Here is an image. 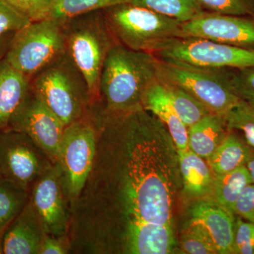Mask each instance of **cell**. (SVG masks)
Returning a JSON list of instances; mask_svg holds the SVG:
<instances>
[{"label":"cell","instance_id":"obj_11","mask_svg":"<svg viewBox=\"0 0 254 254\" xmlns=\"http://www.w3.org/2000/svg\"><path fill=\"white\" fill-rule=\"evenodd\" d=\"M65 125L31 88L14 117L9 128L22 132L53 164L58 163Z\"/></svg>","mask_w":254,"mask_h":254},{"label":"cell","instance_id":"obj_23","mask_svg":"<svg viewBox=\"0 0 254 254\" xmlns=\"http://www.w3.org/2000/svg\"><path fill=\"white\" fill-rule=\"evenodd\" d=\"M158 79L177 115L188 128L210 114L201 103L181 87L159 78Z\"/></svg>","mask_w":254,"mask_h":254},{"label":"cell","instance_id":"obj_33","mask_svg":"<svg viewBox=\"0 0 254 254\" xmlns=\"http://www.w3.org/2000/svg\"><path fill=\"white\" fill-rule=\"evenodd\" d=\"M31 22L4 0H0V38L16 32Z\"/></svg>","mask_w":254,"mask_h":254},{"label":"cell","instance_id":"obj_12","mask_svg":"<svg viewBox=\"0 0 254 254\" xmlns=\"http://www.w3.org/2000/svg\"><path fill=\"white\" fill-rule=\"evenodd\" d=\"M67 200L63 171L59 164H53L35 182L30 200L47 235L58 238L67 235Z\"/></svg>","mask_w":254,"mask_h":254},{"label":"cell","instance_id":"obj_36","mask_svg":"<svg viewBox=\"0 0 254 254\" xmlns=\"http://www.w3.org/2000/svg\"><path fill=\"white\" fill-rule=\"evenodd\" d=\"M14 33V32H12L0 38V60L4 58Z\"/></svg>","mask_w":254,"mask_h":254},{"label":"cell","instance_id":"obj_6","mask_svg":"<svg viewBox=\"0 0 254 254\" xmlns=\"http://www.w3.org/2000/svg\"><path fill=\"white\" fill-rule=\"evenodd\" d=\"M158 77L181 87L215 115L225 116L241 100L232 86L231 69L197 67L159 59Z\"/></svg>","mask_w":254,"mask_h":254},{"label":"cell","instance_id":"obj_2","mask_svg":"<svg viewBox=\"0 0 254 254\" xmlns=\"http://www.w3.org/2000/svg\"><path fill=\"white\" fill-rule=\"evenodd\" d=\"M158 63L153 53L136 51L116 43L103 66L98 102L112 112L142 108L145 92L158 78Z\"/></svg>","mask_w":254,"mask_h":254},{"label":"cell","instance_id":"obj_31","mask_svg":"<svg viewBox=\"0 0 254 254\" xmlns=\"http://www.w3.org/2000/svg\"><path fill=\"white\" fill-rule=\"evenodd\" d=\"M231 81L239 98L254 107V68L231 69Z\"/></svg>","mask_w":254,"mask_h":254},{"label":"cell","instance_id":"obj_8","mask_svg":"<svg viewBox=\"0 0 254 254\" xmlns=\"http://www.w3.org/2000/svg\"><path fill=\"white\" fill-rule=\"evenodd\" d=\"M170 63L213 69L254 68V49L182 37L154 54Z\"/></svg>","mask_w":254,"mask_h":254},{"label":"cell","instance_id":"obj_28","mask_svg":"<svg viewBox=\"0 0 254 254\" xmlns=\"http://www.w3.org/2000/svg\"><path fill=\"white\" fill-rule=\"evenodd\" d=\"M227 130L240 131L254 150V107L241 100L225 115Z\"/></svg>","mask_w":254,"mask_h":254},{"label":"cell","instance_id":"obj_18","mask_svg":"<svg viewBox=\"0 0 254 254\" xmlns=\"http://www.w3.org/2000/svg\"><path fill=\"white\" fill-rule=\"evenodd\" d=\"M31 79L0 60V130L9 128L11 119L31 91Z\"/></svg>","mask_w":254,"mask_h":254},{"label":"cell","instance_id":"obj_26","mask_svg":"<svg viewBox=\"0 0 254 254\" xmlns=\"http://www.w3.org/2000/svg\"><path fill=\"white\" fill-rule=\"evenodd\" d=\"M130 0H54L49 17L63 23L69 18Z\"/></svg>","mask_w":254,"mask_h":254},{"label":"cell","instance_id":"obj_13","mask_svg":"<svg viewBox=\"0 0 254 254\" xmlns=\"http://www.w3.org/2000/svg\"><path fill=\"white\" fill-rule=\"evenodd\" d=\"M183 37L204 38L223 44L254 49V17L203 11L182 23Z\"/></svg>","mask_w":254,"mask_h":254},{"label":"cell","instance_id":"obj_19","mask_svg":"<svg viewBox=\"0 0 254 254\" xmlns=\"http://www.w3.org/2000/svg\"><path fill=\"white\" fill-rule=\"evenodd\" d=\"M142 108L153 114L165 125L177 150L189 149L188 127L177 115L158 78L145 92Z\"/></svg>","mask_w":254,"mask_h":254},{"label":"cell","instance_id":"obj_25","mask_svg":"<svg viewBox=\"0 0 254 254\" xmlns=\"http://www.w3.org/2000/svg\"><path fill=\"white\" fill-rule=\"evenodd\" d=\"M130 2L182 23L190 21L204 11L197 0H130Z\"/></svg>","mask_w":254,"mask_h":254},{"label":"cell","instance_id":"obj_27","mask_svg":"<svg viewBox=\"0 0 254 254\" xmlns=\"http://www.w3.org/2000/svg\"><path fill=\"white\" fill-rule=\"evenodd\" d=\"M180 248L183 254H217L208 233L192 219H190L182 230Z\"/></svg>","mask_w":254,"mask_h":254},{"label":"cell","instance_id":"obj_38","mask_svg":"<svg viewBox=\"0 0 254 254\" xmlns=\"http://www.w3.org/2000/svg\"><path fill=\"white\" fill-rule=\"evenodd\" d=\"M3 235L4 234H0V254H4L3 253Z\"/></svg>","mask_w":254,"mask_h":254},{"label":"cell","instance_id":"obj_24","mask_svg":"<svg viewBox=\"0 0 254 254\" xmlns=\"http://www.w3.org/2000/svg\"><path fill=\"white\" fill-rule=\"evenodd\" d=\"M27 203V190L0 176V234H4Z\"/></svg>","mask_w":254,"mask_h":254},{"label":"cell","instance_id":"obj_17","mask_svg":"<svg viewBox=\"0 0 254 254\" xmlns=\"http://www.w3.org/2000/svg\"><path fill=\"white\" fill-rule=\"evenodd\" d=\"M184 194L190 199L211 198L215 175L208 162L190 149L177 150Z\"/></svg>","mask_w":254,"mask_h":254},{"label":"cell","instance_id":"obj_15","mask_svg":"<svg viewBox=\"0 0 254 254\" xmlns=\"http://www.w3.org/2000/svg\"><path fill=\"white\" fill-rule=\"evenodd\" d=\"M190 219L208 233L217 254H233L235 215L212 198L197 200L190 210Z\"/></svg>","mask_w":254,"mask_h":254},{"label":"cell","instance_id":"obj_32","mask_svg":"<svg viewBox=\"0 0 254 254\" xmlns=\"http://www.w3.org/2000/svg\"><path fill=\"white\" fill-rule=\"evenodd\" d=\"M254 254V224L235 217L233 254Z\"/></svg>","mask_w":254,"mask_h":254},{"label":"cell","instance_id":"obj_21","mask_svg":"<svg viewBox=\"0 0 254 254\" xmlns=\"http://www.w3.org/2000/svg\"><path fill=\"white\" fill-rule=\"evenodd\" d=\"M254 150L236 131L228 130L226 136L207 160L215 175H220L247 165Z\"/></svg>","mask_w":254,"mask_h":254},{"label":"cell","instance_id":"obj_1","mask_svg":"<svg viewBox=\"0 0 254 254\" xmlns=\"http://www.w3.org/2000/svg\"><path fill=\"white\" fill-rule=\"evenodd\" d=\"M92 114L95 158L75 204L82 224L108 241L131 220L173 225L182 183L167 127L143 108L112 112L97 105Z\"/></svg>","mask_w":254,"mask_h":254},{"label":"cell","instance_id":"obj_9","mask_svg":"<svg viewBox=\"0 0 254 254\" xmlns=\"http://www.w3.org/2000/svg\"><path fill=\"white\" fill-rule=\"evenodd\" d=\"M95 143L96 132L90 112L65 127L58 163L63 171L70 203L81 193L91 172Z\"/></svg>","mask_w":254,"mask_h":254},{"label":"cell","instance_id":"obj_34","mask_svg":"<svg viewBox=\"0 0 254 254\" xmlns=\"http://www.w3.org/2000/svg\"><path fill=\"white\" fill-rule=\"evenodd\" d=\"M233 213L235 216L254 224V184L248 185L242 192L234 206Z\"/></svg>","mask_w":254,"mask_h":254},{"label":"cell","instance_id":"obj_37","mask_svg":"<svg viewBox=\"0 0 254 254\" xmlns=\"http://www.w3.org/2000/svg\"><path fill=\"white\" fill-rule=\"evenodd\" d=\"M247 168H248L249 172H250L251 177H252V181L254 184V153L249 160L248 163H247Z\"/></svg>","mask_w":254,"mask_h":254},{"label":"cell","instance_id":"obj_16","mask_svg":"<svg viewBox=\"0 0 254 254\" xmlns=\"http://www.w3.org/2000/svg\"><path fill=\"white\" fill-rule=\"evenodd\" d=\"M47 234L31 201L6 229L3 235V253L39 254Z\"/></svg>","mask_w":254,"mask_h":254},{"label":"cell","instance_id":"obj_3","mask_svg":"<svg viewBox=\"0 0 254 254\" xmlns=\"http://www.w3.org/2000/svg\"><path fill=\"white\" fill-rule=\"evenodd\" d=\"M103 11L117 43L131 50L155 54L183 37L178 20L131 2Z\"/></svg>","mask_w":254,"mask_h":254},{"label":"cell","instance_id":"obj_4","mask_svg":"<svg viewBox=\"0 0 254 254\" xmlns=\"http://www.w3.org/2000/svg\"><path fill=\"white\" fill-rule=\"evenodd\" d=\"M62 23L66 53L86 78L93 104L99 100L100 76L105 60L118 43L103 10L78 15Z\"/></svg>","mask_w":254,"mask_h":254},{"label":"cell","instance_id":"obj_22","mask_svg":"<svg viewBox=\"0 0 254 254\" xmlns=\"http://www.w3.org/2000/svg\"><path fill=\"white\" fill-rule=\"evenodd\" d=\"M251 184H253V181L246 165L229 173L215 175L211 198L234 214L235 203L243 190Z\"/></svg>","mask_w":254,"mask_h":254},{"label":"cell","instance_id":"obj_10","mask_svg":"<svg viewBox=\"0 0 254 254\" xmlns=\"http://www.w3.org/2000/svg\"><path fill=\"white\" fill-rule=\"evenodd\" d=\"M53 163L31 138L16 130H0V173L28 190Z\"/></svg>","mask_w":254,"mask_h":254},{"label":"cell","instance_id":"obj_35","mask_svg":"<svg viewBox=\"0 0 254 254\" xmlns=\"http://www.w3.org/2000/svg\"><path fill=\"white\" fill-rule=\"evenodd\" d=\"M63 238L50 236L47 235L42 244L40 254H64L68 253V242L63 241Z\"/></svg>","mask_w":254,"mask_h":254},{"label":"cell","instance_id":"obj_14","mask_svg":"<svg viewBox=\"0 0 254 254\" xmlns=\"http://www.w3.org/2000/svg\"><path fill=\"white\" fill-rule=\"evenodd\" d=\"M176 247L173 225L131 220L122 229L114 248L130 254H168Z\"/></svg>","mask_w":254,"mask_h":254},{"label":"cell","instance_id":"obj_30","mask_svg":"<svg viewBox=\"0 0 254 254\" xmlns=\"http://www.w3.org/2000/svg\"><path fill=\"white\" fill-rule=\"evenodd\" d=\"M31 21L49 17L54 0H4Z\"/></svg>","mask_w":254,"mask_h":254},{"label":"cell","instance_id":"obj_20","mask_svg":"<svg viewBox=\"0 0 254 254\" xmlns=\"http://www.w3.org/2000/svg\"><path fill=\"white\" fill-rule=\"evenodd\" d=\"M225 116L209 114L188 128L189 149L207 160L226 136Z\"/></svg>","mask_w":254,"mask_h":254},{"label":"cell","instance_id":"obj_7","mask_svg":"<svg viewBox=\"0 0 254 254\" xmlns=\"http://www.w3.org/2000/svg\"><path fill=\"white\" fill-rule=\"evenodd\" d=\"M66 53L63 23L48 18L14 32L4 58L31 80Z\"/></svg>","mask_w":254,"mask_h":254},{"label":"cell","instance_id":"obj_29","mask_svg":"<svg viewBox=\"0 0 254 254\" xmlns=\"http://www.w3.org/2000/svg\"><path fill=\"white\" fill-rule=\"evenodd\" d=\"M205 11L254 17V0H197Z\"/></svg>","mask_w":254,"mask_h":254},{"label":"cell","instance_id":"obj_39","mask_svg":"<svg viewBox=\"0 0 254 254\" xmlns=\"http://www.w3.org/2000/svg\"><path fill=\"white\" fill-rule=\"evenodd\" d=\"M0 176H1V173H0Z\"/></svg>","mask_w":254,"mask_h":254},{"label":"cell","instance_id":"obj_5","mask_svg":"<svg viewBox=\"0 0 254 254\" xmlns=\"http://www.w3.org/2000/svg\"><path fill=\"white\" fill-rule=\"evenodd\" d=\"M31 84L65 127L91 110L93 102L86 78L66 53L35 75Z\"/></svg>","mask_w":254,"mask_h":254}]
</instances>
